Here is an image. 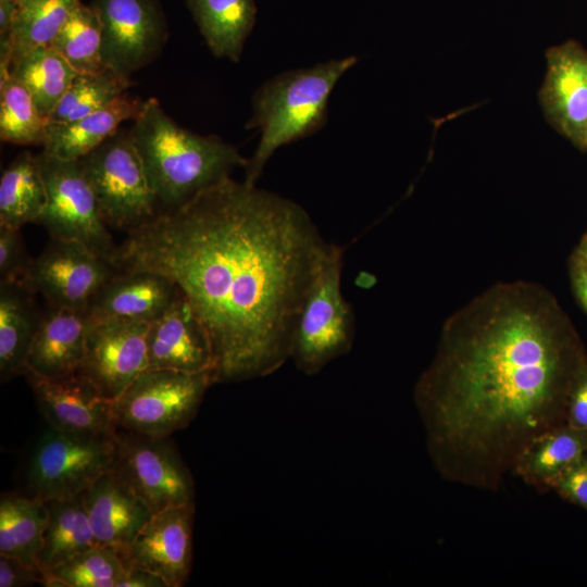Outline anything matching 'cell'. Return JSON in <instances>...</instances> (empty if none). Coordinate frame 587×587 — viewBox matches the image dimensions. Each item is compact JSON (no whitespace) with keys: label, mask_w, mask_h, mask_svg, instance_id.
<instances>
[{"label":"cell","mask_w":587,"mask_h":587,"mask_svg":"<svg viewBox=\"0 0 587 587\" xmlns=\"http://www.w3.org/2000/svg\"><path fill=\"white\" fill-rule=\"evenodd\" d=\"M330 245L300 204L228 176L128 233L112 264L171 279L207 332L214 383L241 382L291 358Z\"/></svg>","instance_id":"obj_1"},{"label":"cell","mask_w":587,"mask_h":587,"mask_svg":"<svg viewBox=\"0 0 587 587\" xmlns=\"http://www.w3.org/2000/svg\"><path fill=\"white\" fill-rule=\"evenodd\" d=\"M586 358L567 315L538 284H496L455 311L413 392L439 475L497 490L532 442L565 424Z\"/></svg>","instance_id":"obj_2"},{"label":"cell","mask_w":587,"mask_h":587,"mask_svg":"<svg viewBox=\"0 0 587 587\" xmlns=\"http://www.w3.org/2000/svg\"><path fill=\"white\" fill-rule=\"evenodd\" d=\"M129 132L161 211L183 204L248 163L221 137L178 125L154 97L142 101Z\"/></svg>","instance_id":"obj_3"},{"label":"cell","mask_w":587,"mask_h":587,"mask_svg":"<svg viewBox=\"0 0 587 587\" xmlns=\"http://www.w3.org/2000/svg\"><path fill=\"white\" fill-rule=\"evenodd\" d=\"M358 58L333 59L291 70L264 83L253 95V114L246 128L260 140L245 166V182L255 185L273 153L282 146L319 132L327 122L330 93Z\"/></svg>","instance_id":"obj_4"},{"label":"cell","mask_w":587,"mask_h":587,"mask_svg":"<svg viewBox=\"0 0 587 587\" xmlns=\"http://www.w3.org/2000/svg\"><path fill=\"white\" fill-rule=\"evenodd\" d=\"M78 161L108 227L128 234L161 212L129 129H117Z\"/></svg>","instance_id":"obj_5"},{"label":"cell","mask_w":587,"mask_h":587,"mask_svg":"<svg viewBox=\"0 0 587 587\" xmlns=\"http://www.w3.org/2000/svg\"><path fill=\"white\" fill-rule=\"evenodd\" d=\"M344 249L330 245L302 305L291 358L307 375L347 354L354 340V313L341 291Z\"/></svg>","instance_id":"obj_6"},{"label":"cell","mask_w":587,"mask_h":587,"mask_svg":"<svg viewBox=\"0 0 587 587\" xmlns=\"http://www.w3.org/2000/svg\"><path fill=\"white\" fill-rule=\"evenodd\" d=\"M214 383L211 372L147 369L113 402L117 429L167 437L195 417Z\"/></svg>","instance_id":"obj_7"},{"label":"cell","mask_w":587,"mask_h":587,"mask_svg":"<svg viewBox=\"0 0 587 587\" xmlns=\"http://www.w3.org/2000/svg\"><path fill=\"white\" fill-rule=\"evenodd\" d=\"M115 453L116 433L66 432L50 426L29 460L28 496L46 501L80 495L111 470Z\"/></svg>","instance_id":"obj_8"},{"label":"cell","mask_w":587,"mask_h":587,"mask_svg":"<svg viewBox=\"0 0 587 587\" xmlns=\"http://www.w3.org/2000/svg\"><path fill=\"white\" fill-rule=\"evenodd\" d=\"M47 203L37 223L50 238L85 245L112 263L117 246L104 223L93 191L78 160H63L41 151L38 154Z\"/></svg>","instance_id":"obj_9"},{"label":"cell","mask_w":587,"mask_h":587,"mask_svg":"<svg viewBox=\"0 0 587 587\" xmlns=\"http://www.w3.org/2000/svg\"><path fill=\"white\" fill-rule=\"evenodd\" d=\"M111 470L149 507L195 505V485L187 465L167 437L117 429Z\"/></svg>","instance_id":"obj_10"},{"label":"cell","mask_w":587,"mask_h":587,"mask_svg":"<svg viewBox=\"0 0 587 587\" xmlns=\"http://www.w3.org/2000/svg\"><path fill=\"white\" fill-rule=\"evenodd\" d=\"M91 5L102 23L105 67L130 77L159 57L168 38L160 0H93Z\"/></svg>","instance_id":"obj_11"},{"label":"cell","mask_w":587,"mask_h":587,"mask_svg":"<svg viewBox=\"0 0 587 587\" xmlns=\"http://www.w3.org/2000/svg\"><path fill=\"white\" fill-rule=\"evenodd\" d=\"M150 323L91 319L77 373L114 402L148 369Z\"/></svg>","instance_id":"obj_12"},{"label":"cell","mask_w":587,"mask_h":587,"mask_svg":"<svg viewBox=\"0 0 587 587\" xmlns=\"http://www.w3.org/2000/svg\"><path fill=\"white\" fill-rule=\"evenodd\" d=\"M117 271L80 242L50 238L34 260L27 287L49 304L88 310L93 297Z\"/></svg>","instance_id":"obj_13"},{"label":"cell","mask_w":587,"mask_h":587,"mask_svg":"<svg viewBox=\"0 0 587 587\" xmlns=\"http://www.w3.org/2000/svg\"><path fill=\"white\" fill-rule=\"evenodd\" d=\"M547 71L538 99L547 122L587 151V49L567 40L546 51Z\"/></svg>","instance_id":"obj_14"},{"label":"cell","mask_w":587,"mask_h":587,"mask_svg":"<svg viewBox=\"0 0 587 587\" xmlns=\"http://www.w3.org/2000/svg\"><path fill=\"white\" fill-rule=\"evenodd\" d=\"M195 505L153 513L128 546L124 561L160 576L167 587H182L192 561Z\"/></svg>","instance_id":"obj_15"},{"label":"cell","mask_w":587,"mask_h":587,"mask_svg":"<svg viewBox=\"0 0 587 587\" xmlns=\"http://www.w3.org/2000/svg\"><path fill=\"white\" fill-rule=\"evenodd\" d=\"M38 409L49 425L66 432L116 433L113 401L77 372L45 377L26 371Z\"/></svg>","instance_id":"obj_16"},{"label":"cell","mask_w":587,"mask_h":587,"mask_svg":"<svg viewBox=\"0 0 587 587\" xmlns=\"http://www.w3.org/2000/svg\"><path fill=\"white\" fill-rule=\"evenodd\" d=\"M148 364V369L213 373L214 358L207 332L179 290L150 323Z\"/></svg>","instance_id":"obj_17"},{"label":"cell","mask_w":587,"mask_h":587,"mask_svg":"<svg viewBox=\"0 0 587 587\" xmlns=\"http://www.w3.org/2000/svg\"><path fill=\"white\" fill-rule=\"evenodd\" d=\"M83 495L97 545L116 550L124 559L152 511L112 470Z\"/></svg>","instance_id":"obj_18"},{"label":"cell","mask_w":587,"mask_h":587,"mask_svg":"<svg viewBox=\"0 0 587 587\" xmlns=\"http://www.w3.org/2000/svg\"><path fill=\"white\" fill-rule=\"evenodd\" d=\"M90 321L88 310L48 303L28 352L26 371L45 377L76 373L84 359Z\"/></svg>","instance_id":"obj_19"},{"label":"cell","mask_w":587,"mask_h":587,"mask_svg":"<svg viewBox=\"0 0 587 587\" xmlns=\"http://www.w3.org/2000/svg\"><path fill=\"white\" fill-rule=\"evenodd\" d=\"M178 288L165 277L145 270H118L88 307L95 320L152 322L171 304Z\"/></svg>","instance_id":"obj_20"},{"label":"cell","mask_w":587,"mask_h":587,"mask_svg":"<svg viewBox=\"0 0 587 587\" xmlns=\"http://www.w3.org/2000/svg\"><path fill=\"white\" fill-rule=\"evenodd\" d=\"M142 101L124 93L102 109L64 124H48L42 151L63 160H79L135 120Z\"/></svg>","instance_id":"obj_21"},{"label":"cell","mask_w":587,"mask_h":587,"mask_svg":"<svg viewBox=\"0 0 587 587\" xmlns=\"http://www.w3.org/2000/svg\"><path fill=\"white\" fill-rule=\"evenodd\" d=\"M35 292L14 283H0V377L24 375L41 313Z\"/></svg>","instance_id":"obj_22"},{"label":"cell","mask_w":587,"mask_h":587,"mask_svg":"<svg viewBox=\"0 0 587 587\" xmlns=\"http://www.w3.org/2000/svg\"><path fill=\"white\" fill-rule=\"evenodd\" d=\"M186 5L212 54L239 62L257 22L254 0H187Z\"/></svg>","instance_id":"obj_23"},{"label":"cell","mask_w":587,"mask_h":587,"mask_svg":"<svg viewBox=\"0 0 587 587\" xmlns=\"http://www.w3.org/2000/svg\"><path fill=\"white\" fill-rule=\"evenodd\" d=\"M587 449V432L562 424L532 442L517 458L513 473L527 485L549 490Z\"/></svg>","instance_id":"obj_24"},{"label":"cell","mask_w":587,"mask_h":587,"mask_svg":"<svg viewBox=\"0 0 587 587\" xmlns=\"http://www.w3.org/2000/svg\"><path fill=\"white\" fill-rule=\"evenodd\" d=\"M83 494L46 500L49 517L39 553V566L45 573L98 546Z\"/></svg>","instance_id":"obj_25"},{"label":"cell","mask_w":587,"mask_h":587,"mask_svg":"<svg viewBox=\"0 0 587 587\" xmlns=\"http://www.w3.org/2000/svg\"><path fill=\"white\" fill-rule=\"evenodd\" d=\"M45 500L4 494L0 499V555L39 566V553L48 524Z\"/></svg>","instance_id":"obj_26"},{"label":"cell","mask_w":587,"mask_h":587,"mask_svg":"<svg viewBox=\"0 0 587 587\" xmlns=\"http://www.w3.org/2000/svg\"><path fill=\"white\" fill-rule=\"evenodd\" d=\"M47 203L38 155L20 153L0 178V226L21 229L37 223Z\"/></svg>","instance_id":"obj_27"},{"label":"cell","mask_w":587,"mask_h":587,"mask_svg":"<svg viewBox=\"0 0 587 587\" xmlns=\"http://www.w3.org/2000/svg\"><path fill=\"white\" fill-rule=\"evenodd\" d=\"M11 75L26 87L48 121L77 72L53 48L42 46L15 59Z\"/></svg>","instance_id":"obj_28"},{"label":"cell","mask_w":587,"mask_h":587,"mask_svg":"<svg viewBox=\"0 0 587 587\" xmlns=\"http://www.w3.org/2000/svg\"><path fill=\"white\" fill-rule=\"evenodd\" d=\"M48 121L40 114L26 87L11 75L0 71V138L2 141L24 146H43Z\"/></svg>","instance_id":"obj_29"},{"label":"cell","mask_w":587,"mask_h":587,"mask_svg":"<svg viewBox=\"0 0 587 587\" xmlns=\"http://www.w3.org/2000/svg\"><path fill=\"white\" fill-rule=\"evenodd\" d=\"M50 47L77 73L107 68L102 58V23L91 4L80 2L72 11Z\"/></svg>","instance_id":"obj_30"},{"label":"cell","mask_w":587,"mask_h":587,"mask_svg":"<svg viewBox=\"0 0 587 587\" xmlns=\"http://www.w3.org/2000/svg\"><path fill=\"white\" fill-rule=\"evenodd\" d=\"M80 0H20L18 10L8 36L11 63L26 52L50 46Z\"/></svg>","instance_id":"obj_31"},{"label":"cell","mask_w":587,"mask_h":587,"mask_svg":"<svg viewBox=\"0 0 587 587\" xmlns=\"http://www.w3.org/2000/svg\"><path fill=\"white\" fill-rule=\"evenodd\" d=\"M133 85L110 68L95 73H77L48 120V124H64L93 113L114 101Z\"/></svg>","instance_id":"obj_32"},{"label":"cell","mask_w":587,"mask_h":587,"mask_svg":"<svg viewBox=\"0 0 587 587\" xmlns=\"http://www.w3.org/2000/svg\"><path fill=\"white\" fill-rule=\"evenodd\" d=\"M126 570L123 557L96 546L46 572V587H117Z\"/></svg>","instance_id":"obj_33"},{"label":"cell","mask_w":587,"mask_h":587,"mask_svg":"<svg viewBox=\"0 0 587 587\" xmlns=\"http://www.w3.org/2000/svg\"><path fill=\"white\" fill-rule=\"evenodd\" d=\"M18 228L0 226V283L27 287L34 264Z\"/></svg>","instance_id":"obj_34"},{"label":"cell","mask_w":587,"mask_h":587,"mask_svg":"<svg viewBox=\"0 0 587 587\" xmlns=\"http://www.w3.org/2000/svg\"><path fill=\"white\" fill-rule=\"evenodd\" d=\"M550 489L571 503L587 510V449L553 482Z\"/></svg>","instance_id":"obj_35"},{"label":"cell","mask_w":587,"mask_h":587,"mask_svg":"<svg viewBox=\"0 0 587 587\" xmlns=\"http://www.w3.org/2000/svg\"><path fill=\"white\" fill-rule=\"evenodd\" d=\"M565 424L587 432V358L579 366L569 392Z\"/></svg>","instance_id":"obj_36"},{"label":"cell","mask_w":587,"mask_h":587,"mask_svg":"<svg viewBox=\"0 0 587 587\" xmlns=\"http://www.w3.org/2000/svg\"><path fill=\"white\" fill-rule=\"evenodd\" d=\"M45 579L46 573L40 566L0 555V587H22L36 583L43 586Z\"/></svg>","instance_id":"obj_37"},{"label":"cell","mask_w":587,"mask_h":587,"mask_svg":"<svg viewBox=\"0 0 587 587\" xmlns=\"http://www.w3.org/2000/svg\"><path fill=\"white\" fill-rule=\"evenodd\" d=\"M117 587H167L157 574L136 565L126 564L125 573Z\"/></svg>","instance_id":"obj_38"},{"label":"cell","mask_w":587,"mask_h":587,"mask_svg":"<svg viewBox=\"0 0 587 587\" xmlns=\"http://www.w3.org/2000/svg\"><path fill=\"white\" fill-rule=\"evenodd\" d=\"M570 275L574 295L587 314V264L573 257L571 259Z\"/></svg>","instance_id":"obj_39"},{"label":"cell","mask_w":587,"mask_h":587,"mask_svg":"<svg viewBox=\"0 0 587 587\" xmlns=\"http://www.w3.org/2000/svg\"><path fill=\"white\" fill-rule=\"evenodd\" d=\"M18 10L17 0H0V37L8 36Z\"/></svg>","instance_id":"obj_40"},{"label":"cell","mask_w":587,"mask_h":587,"mask_svg":"<svg viewBox=\"0 0 587 587\" xmlns=\"http://www.w3.org/2000/svg\"><path fill=\"white\" fill-rule=\"evenodd\" d=\"M573 257L577 258L578 260H580L582 262L587 264V234L585 235V237L580 241V243H579L578 248L576 249V251L574 252Z\"/></svg>","instance_id":"obj_41"},{"label":"cell","mask_w":587,"mask_h":587,"mask_svg":"<svg viewBox=\"0 0 587 587\" xmlns=\"http://www.w3.org/2000/svg\"><path fill=\"white\" fill-rule=\"evenodd\" d=\"M17 1H20V0H17Z\"/></svg>","instance_id":"obj_42"}]
</instances>
